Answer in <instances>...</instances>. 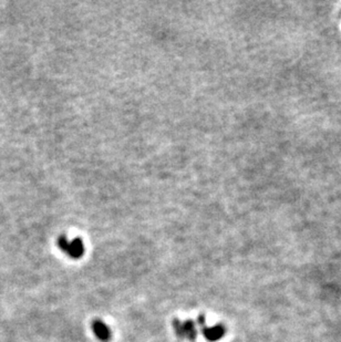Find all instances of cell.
<instances>
[{"mask_svg":"<svg viewBox=\"0 0 341 342\" xmlns=\"http://www.w3.org/2000/svg\"><path fill=\"white\" fill-rule=\"evenodd\" d=\"M58 245H59L62 252L67 253L71 258L78 259L82 257V255L84 254V245L82 239L80 238L68 240L66 236H61L58 240Z\"/></svg>","mask_w":341,"mask_h":342,"instance_id":"cell-1","label":"cell"},{"mask_svg":"<svg viewBox=\"0 0 341 342\" xmlns=\"http://www.w3.org/2000/svg\"><path fill=\"white\" fill-rule=\"evenodd\" d=\"M92 330H93V333L95 334V336L102 342H108L111 340V330L110 328L106 325L103 321H101V320H94L92 322Z\"/></svg>","mask_w":341,"mask_h":342,"instance_id":"cell-3","label":"cell"},{"mask_svg":"<svg viewBox=\"0 0 341 342\" xmlns=\"http://www.w3.org/2000/svg\"><path fill=\"white\" fill-rule=\"evenodd\" d=\"M173 328L175 330V333L178 334L180 338H186L189 340L196 339L197 331H196V324L195 322L188 320V321H180L179 319H175L173 321Z\"/></svg>","mask_w":341,"mask_h":342,"instance_id":"cell-2","label":"cell"},{"mask_svg":"<svg viewBox=\"0 0 341 342\" xmlns=\"http://www.w3.org/2000/svg\"><path fill=\"white\" fill-rule=\"evenodd\" d=\"M202 332H203L205 338L209 341H217L220 340L222 336L225 333V329L222 325H215V327H203L202 329Z\"/></svg>","mask_w":341,"mask_h":342,"instance_id":"cell-4","label":"cell"}]
</instances>
